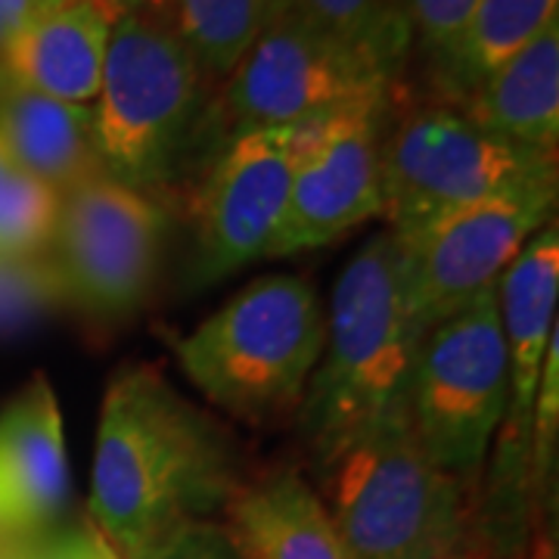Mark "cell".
<instances>
[{"label":"cell","mask_w":559,"mask_h":559,"mask_svg":"<svg viewBox=\"0 0 559 559\" xmlns=\"http://www.w3.org/2000/svg\"><path fill=\"white\" fill-rule=\"evenodd\" d=\"M234 448L215 419L159 367L131 364L106 385L94 444L87 516L121 559L165 528L205 520L237 491Z\"/></svg>","instance_id":"1"},{"label":"cell","mask_w":559,"mask_h":559,"mask_svg":"<svg viewBox=\"0 0 559 559\" xmlns=\"http://www.w3.org/2000/svg\"><path fill=\"white\" fill-rule=\"evenodd\" d=\"M417 336L404 314L399 255L389 230L342 267L326 308V336L299 404L301 432L323 463L345 441L401 411Z\"/></svg>","instance_id":"2"},{"label":"cell","mask_w":559,"mask_h":559,"mask_svg":"<svg viewBox=\"0 0 559 559\" xmlns=\"http://www.w3.org/2000/svg\"><path fill=\"white\" fill-rule=\"evenodd\" d=\"M318 466V495L352 559L463 557L473 491L419 451L401 411Z\"/></svg>","instance_id":"3"},{"label":"cell","mask_w":559,"mask_h":559,"mask_svg":"<svg viewBox=\"0 0 559 559\" xmlns=\"http://www.w3.org/2000/svg\"><path fill=\"white\" fill-rule=\"evenodd\" d=\"M209 84L165 3L119 16L91 106L103 171L150 197L168 187L205 124Z\"/></svg>","instance_id":"4"},{"label":"cell","mask_w":559,"mask_h":559,"mask_svg":"<svg viewBox=\"0 0 559 559\" xmlns=\"http://www.w3.org/2000/svg\"><path fill=\"white\" fill-rule=\"evenodd\" d=\"M326 311L308 280L261 277L171 342L187 380L240 419L296 411L318 367Z\"/></svg>","instance_id":"5"},{"label":"cell","mask_w":559,"mask_h":559,"mask_svg":"<svg viewBox=\"0 0 559 559\" xmlns=\"http://www.w3.org/2000/svg\"><path fill=\"white\" fill-rule=\"evenodd\" d=\"M557 187V156L498 138L457 106H426L385 128L382 221L392 237L417 234L460 209L522 190Z\"/></svg>","instance_id":"6"},{"label":"cell","mask_w":559,"mask_h":559,"mask_svg":"<svg viewBox=\"0 0 559 559\" xmlns=\"http://www.w3.org/2000/svg\"><path fill=\"white\" fill-rule=\"evenodd\" d=\"M507 407V345L498 286L423 333L401 414L419 451L466 491L479 481Z\"/></svg>","instance_id":"7"},{"label":"cell","mask_w":559,"mask_h":559,"mask_svg":"<svg viewBox=\"0 0 559 559\" xmlns=\"http://www.w3.org/2000/svg\"><path fill=\"white\" fill-rule=\"evenodd\" d=\"M401 47L342 38L283 0L230 72L221 121L227 138L249 128H296L340 106L389 94Z\"/></svg>","instance_id":"8"},{"label":"cell","mask_w":559,"mask_h":559,"mask_svg":"<svg viewBox=\"0 0 559 559\" xmlns=\"http://www.w3.org/2000/svg\"><path fill=\"white\" fill-rule=\"evenodd\" d=\"M554 209L557 187H540L485 200L417 234L392 237L411 333L419 340L495 289L522 246L554 221Z\"/></svg>","instance_id":"9"},{"label":"cell","mask_w":559,"mask_h":559,"mask_svg":"<svg viewBox=\"0 0 559 559\" xmlns=\"http://www.w3.org/2000/svg\"><path fill=\"white\" fill-rule=\"evenodd\" d=\"M165 234V205L109 175L62 193L50 259L69 305L100 320L131 314L156 280Z\"/></svg>","instance_id":"10"},{"label":"cell","mask_w":559,"mask_h":559,"mask_svg":"<svg viewBox=\"0 0 559 559\" xmlns=\"http://www.w3.org/2000/svg\"><path fill=\"white\" fill-rule=\"evenodd\" d=\"M296 128L299 153L274 259L330 246L364 221L382 218L389 94L348 103Z\"/></svg>","instance_id":"11"},{"label":"cell","mask_w":559,"mask_h":559,"mask_svg":"<svg viewBox=\"0 0 559 559\" xmlns=\"http://www.w3.org/2000/svg\"><path fill=\"white\" fill-rule=\"evenodd\" d=\"M296 153L299 128H249L221 146L193 202V277L200 283L274 259L289 209Z\"/></svg>","instance_id":"12"},{"label":"cell","mask_w":559,"mask_h":559,"mask_svg":"<svg viewBox=\"0 0 559 559\" xmlns=\"http://www.w3.org/2000/svg\"><path fill=\"white\" fill-rule=\"evenodd\" d=\"M559 230L557 221L544 224L522 252L510 261L498 283V311L507 345V407L498 429L503 466L528 479V439L538 399L547 345L559 330Z\"/></svg>","instance_id":"13"},{"label":"cell","mask_w":559,"mask_h":559,"mask_svg":"<svg viewBox=\"0 0 559 559\" xmlns=\"http://www.w3.org/2000/svg\"><path fill=\"white\" fill-rule=\"evenodd\" d=\"M69 498V460L53 385L38 377L0 411V535H40Z\"/></svg>","instance_id":"14"},{"label":"cell","mask_w":559,"mask_h":559,"mask_svg":"<svg viewBox=\"0 0 559 559\" xmlns=\"http://www.w3.org/2000/svg\"><path fill=\"white\" fill-rule=\"evenodd\" d=\"M116 20L94 0H53L0 50L7 79L44 97L94 106Z\"/></svg>","instance_id":"15"},{"label":"cell","mask_w":559,"mask_h":559,"mask_svg":"<svg viewBox=\"0 0 559 559\" xmlns=\"http://www.w3.org/2000/svg\"><path fill=\"white\" fill-rule=\"evenodd\" d=\"M224 510L240 559H352L318 488L296 469L240 481Z\"/></svg>","instance_id":"16"},{"label":"cell","mask_w":559,"mask_h":559,"mask_svg":"<svg viewBox=\"0 0 559 559\" xmlns=\"http://www.w3.org/2000/svg\"><path fill=\"white\" fill-rule=\"evenodd\" d=\"M0 153L60 197L106 175L94 140V109L44 97L10 79L0 91Z\"/></svg>","instance_id":"17"},{"label":"cell","mask_w":559,"mask_h":559,"mask_svg":"<svg viewBox=\"0 0 559 559\" xmlns=\"http://www.w3.org/2000/svg\"><path fill=\"white\" fill-rule=\"evenodd\" d=\"M498 138L554 153L559 143V20L503 60L457 106Z\"/></svg>","instance_id":"18"},{"label":"cell","mask_w":559,"mask_h":559,"mask_svg":"<svg viewBox=\"0 0 559 559\" xmlns=\"http://www.w3.org/2000/svg\"><path fill=\"white\" fill-rule=\"evenodd\" d=\"M554 20H559V0H476L463 35L439 62L441 79L463 100Z\"/></svg>","instance_id":"19"},{"label":"cell","mask_w":559,"mask_h":559,"mask_svg":"<svg viewBox=\"0 0 559 559\" xmlns=\"http://www.w3.org/2000/svg\"><path fill=\"white\" fill-rule=\"evenodd\" d=\"M283 0H165L178 35L209 81H227Z\"/></svg>","instance_id":"20"},{"label":"cell","mask_w":559,"mask_h":559,"mask_svg":"<svg viewBox=\"0 0 559 559\" xmlns=\"http://www.w3.org/2000/svg\"><path fill=\"white\" fill-rule=\"evenodd\" d=\"M60 193L47 183L22 175L13 162L0 153V252L38 255L50 252Z\"/></svg>","instance_id":"21"},{"label":"cell","mask_w":559,"mask_h":559,"mask_svg":"<svg viewBox=\"0 0 559 559\" xmlns=\"http://www.w3.org/2000/svg\"><path fill=\"white\" fill-rule=\"evenodd\" d=\"M62 305H69V296L50 252H0V333L28 326Z\"/></svg>","instance_id":"22"},{"label":"cell","mask_w":559,"mask_h":559,"mask_svg":"<svg viewBox=\"0 0 559 559\" xmlns=\"http://www.w3.org/2000/svg\"><path fill=\"white\" fill-rule=\"evenodd\" d=\"M289 3L305 20L342 38L404 50V40L411 35L395 0H289Z\"/></svg>","instance_id":"23"},{"label":"cell","mask_w":559,"mask_h":559,"mask_svg":"<svg viewBox=\"0 0 559 559\" xmlns=\"http://www.w3.org/2000/svg\"><path fill=\"white\" fill-rule=\"evenodd\" d=\"M557 432H559V330L547 345V358L540 370L538 399L532 414V439H528V481L535 488H544V481L554 469L557 457Z\"/></svg>","instance_id":"24"},{"label":"cell","mask_w":559,"mask_h":559,"mask_svg":"<svg viewBox=\"0 0 559 559\" xmlns=\"http://www.w3.org/2000/svg\"><path fill=\"white\" fill-rule=\"evenodd\" d=\"M407 32H414L436 60H444L457 44L466 22L476 10V0H399Z\"/></svg>","instance_id":"25"},{"label":"cell","mask_w":559,"mask_h":559,"mask_svg":"<svg viewBox=\"0 0 559 559\" xmlns=\"http://www.w3.org/2000/svg\"><path fill=\"white\" fill-rule=\"evenodd\" d=\"M131 559H240L224 525L209 520H183L165 528Z\"/></svg>","instance_id":"26"},{"label":"cell","mask_w":559,"mask_h":559,"mask_svg":"<svg viewBox=\"0 0 559 559\" xmlns=\"http://www.w3.org/2000/svg\"><path fill=\"white\" fill-rule=\"evenodd\" d=\"M35 559H121V554L91 522V516H84L57 535H35Z\"/></svg>","instance_id":"27"},{"label":"cell","mask_w":559,"mask_h":559,"mask_svg":"<svg viewBox=\"0 0 559 559\" xmlns=\"http://www.w3.org/2000/svg\"><path fill=\"white\" fill-rule=\"evenodd\" d=\"M47 3H53V0H0V50L25 22L38 16Z\"/></svg>","instance_id":"28"},{"label":"cell","mask_w":559,"mask_h":559,"mask_svg":"<svg viewBox=\"0 0 559 559\" xmlns=\"http://www.w3.org/2000/svg\"><path fill=\"white\" fill-rule=\"evenodd\" d=\"M94 3H100L103 10L112 16V20H119L124 13H131V10H140V7H156V3H165V0H94Z\"/></svg>","instance_id":"29"},{"label":"cell","mask_w":559,"mask_h":559,"mask_svg":"<svg viewBox=\"0 0 559 559\" xmlns=\"http://www.w3.org/2000/svg\"><path fill=\"white\" fill-rule=\"evenodd\" d=\"M3 84H7V72H3V66H0V91H3Z\"/></svg>","instance_id":"30"},{"label":"cell","mask_w":559,"mask_h":559,"mask_svg":"<svg viewBox=\"0 0 559 559\" xmlns=\"http://www.w3.org/2000/svg\"><path fill=\"white\" fill-rule=\"evenodd\" d=\"M457 559H473V557H457Z\"/></svg>","instance_id":"31"}]
</instances>
